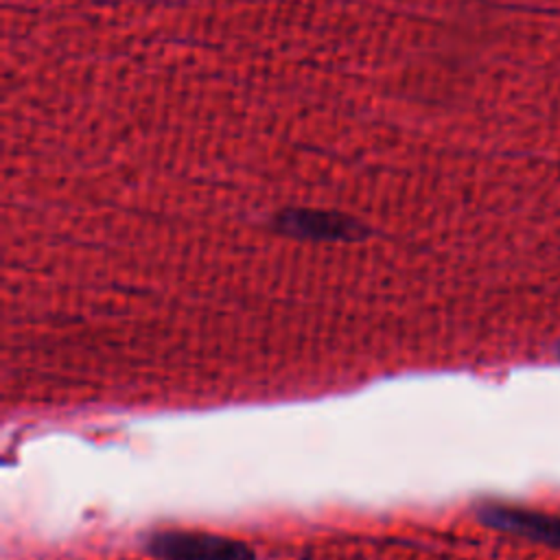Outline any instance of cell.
<instances>
[{
	"mask_svg": "<svg viewBox=\"0 0 560 560\" xmlns=\"http://www.w3.org/2000/svg\"><path fill=\"white\" fill-rule=\"evenodd\" d=\"M160 560H254L252 549L234 538L201 532H162L147 542Z\"/></svg>",
	"mask_w": 560,
	"mask_h": 560,
	"instance_id": "6da1fadb",
	"label": "cell"
},
{
	"mask_svg": "<svg viewBox=\"0 0 560 560\" xmlns=\"http://www.w3.org/2000/svg\"><path fill=\"white\" fill-rule=\"evenodd\" d=\"M276 230L284 236L313 243H339L359 238V225L332 210H287L276 219Z\"/></svg>",
	"mask_w": 560,
	"mask_h": 560,
	"instance_id": "7a4b0ae2",
	"label": "cell"
}]
</instances>
